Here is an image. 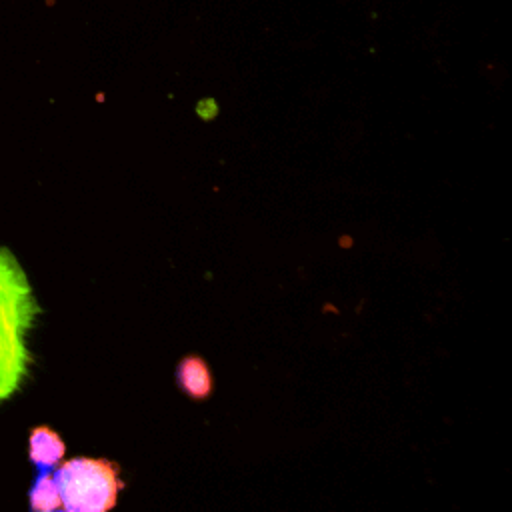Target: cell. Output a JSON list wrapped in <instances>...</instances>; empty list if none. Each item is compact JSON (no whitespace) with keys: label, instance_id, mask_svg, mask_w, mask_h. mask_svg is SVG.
I'll return each mask as SVG.
<instances>
[{"label":"cell","instance_id":"3","mask_svg":"<svg viewBox=\"0 0 512 512\" xmlns=\"http://www.w3.org/2000/svg\"><path fill=\"white\" fill-rule=\"evenodd\" d=\"M178 386L194 400H204L212 394V372L204 358L190 354L184 356L176 368Z\"/></svg>","mask_w":512,"mask_h":512},{"label":"cell","instance_id":"2","mask_svg":"<svg viewBox=\"0 0 512 512\" xmlns=\"http://www.w3.org/2000/svg\"><path fill=\"white\" fill-rule=\"evenodd\" d=\"M116 462L78 456L54 470L58 494L66 512H108L114 508L124 482Z\"/></svg>","mask_w":512,"mask_h":512},{"label":"cell","instance_id":"1","mask_svg":"<svg viewBox=\"0 0 512 512\" xmlns=\"http://www.w3.org/2000/svg\"><path fill=\"white\" fill-rule=\"evenodd\" d=\"M40 306L16 254L0 244V402L12 398L32 366L30 338Z\"/></svg>","mask_w":512,"mask_h":512},{"label":"cell","instance_id":"6","mask_svg":"<svg viewBox=\"0 0 512 512\" xmlns=\"http://www.w3.org/2000/svg\"><path fill=\"white\" fill-rule=\"evenodd\" d=\"M42 512H66V510H58V508H56V510H42Z\"/></svg>","mask_w":512,"mask_h":512},{"label":"cell","instance_id":"4","mask_svg":"<svg viewBox=\"0 0 512 512\" xmlns=\"http://www.w3.org/2000/svg\"><path fill=\"white\" fill-rule=\"evenodd\" d=\"M66 446L62 438L48 426H36L30 432V462L38 470H54L64 458Z\"/></svg>","mask_w":512,"mask_h":512},{"label":"cell","instance_id":"5","mask_svg":"<svg viewBox=\"0 0 512 512\" xmlns=\"http://www.w3.org/2000/svg\"><path fill=\"white\" fill-rule=\"evenodd\" d=\"M28 500H30L32 512L56 510L62 506L58 486L54 480V470H38V476L30 486Z\"/></svg>","mask_w":512,"mask_h":512}]
</instances>
